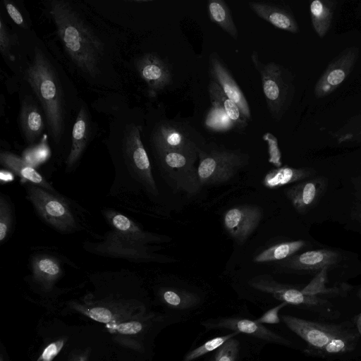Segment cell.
Listing matches in <instances>:
<instances>
[{
  "mask_svg": "<svg viewBox=\"0 0 361 361\" xmlns=\"http://www.w3.org/2000/svg\"><path fill=\"white\" fill-rule=\"evenodd\" d=\"M14 223V213L8 197L0 195V243L3 244L10 236Z\"/></svg>",
  "mask_w": 361,
  "mask_h": 361,
  "instance_id": "cell-34",
  "label": "cell"
},
{
  "mask_svg": "<svg viewBox=\"0 0 361 361\" xmlns=\"http://www.w3.org/2000/svg\"><path fill=\"white\" fill-rule=\"evenodd\" d=\"M353 185L355 196L361 197V173L355 178Z\"/></svg>",
  "mask_w": 361,
  "mask_h": 361,
  "instance_id": "cell-45",
  "label": "cell"
},
{
  "mask_svg": "<svg viewBox=\"0 0 361 361\" xmlns=\"http://www.w3.org/2000/svg\"><path fill=\"white\" fill-rule=\"evenodd\" d=\"M25 76L42 104L51 135L58 144L64 130L63 94L54 66L38 47L35 49Z\"/></svg>",
  "mask_w": 361,
  "mask_h": 361,
  "instance_id": "cell-3",
  "label": "cell"
},
{
  "mask_svg": "<svg viewBox=\"0 0 361 361\" xmlns=\"http://www.w3.org/2000/svg\"><path fill=\"white\" fill-rule=\"evenodd\" d=\"M238 334L239 332L234 331L227 335L212 338L205 342L204 343H203L202 345H201L200 346L188 352L181 361H193L209 352L218 349L226 341H227L230 338H233Z\"/></svg>",
  "mask_w": 361,
  "mask_h": 361,
  "instance_id": "cell-36",
  "label": "cell"
},
{
  "mask_svg": "<svg viewBox=\"0 0 361 361\" xmlns=\"http://www.w3.org/2000/svg\"><path fill=\"white\" fill-rule=\"evenodd\" d=\"M121 156L122 168L116 171L110 195L133 210L139 195L145 193L150 197L159 195L152 165L142 142L140 127L130 125L126 129Z\"/></svg>",
  "mask_w": 361,
  "mask_h": 361,
  "instance_id": "cell-1",
  "label": "cell"
},
{
  "mask_svg": "<svg viewBox=\"0 0 361 361\" xmlns=\"http://www.w3.org/2000/svg\"><path fill=\"white\" fill-rule=\"evenodd\" d=\"M102 212L111 229L129 240L150 245L171 240L167 236L144 230L130 218L114 209H105Z\"/></svg>",
  "mask_w": 361,
  "mask_h": 361,
  "instance_id": "cell-15",
  "label": "cell"
},
{
  "mask_svg": "<svg viewBox=\"0 0 361 361\" xmlns=\"http://www.w3.org/2000/svg\"><path fill=\"white\" fill-rule=\"evenodd\" d=\"M358 54L355 47L346 48L328 65L315 84L316 97H324L341 85L353 69Z\"/></svg>",
  "mask_w": 361,
  "mask_h": 361,
  "instance_id": "cell-11",
  "label": "cell"
},
{
  "mask_svg": "<svg viewBox=\"0 0 361 361\" xmlns=\"http://www.w3.org/2000/svg\"><path fill=\"white\" fill-rule=\"evenodd\" d=\"M248 6L256 15L274 27L292 33L298 32L296 20L284 7L267 1H249Z\"/></svg>",
  "mask_w": 361,
  "mask_h": 361,
  "instance_id": "cell-20",
  "label": "cell"
},
{
  "mask_svg": "<svg viewBox=\"0 0 361 361\" xmlns=\"http://www.w3.org/2000/svg\"><path fill=\"white\" fill-rule=\"evenodd\" d=\"M1 164L29 183L52 192H58L54 187L30 164L10 152H1Z\"/></svg>",
  "mask_w": 361,
  "mask_h": 361,
  "instance_id": "cell-22",
  "label": "cell"
},
{
  "mask_svg": "<svg viewBox=\"0 0 361 361\" xmlns=\"http://www.w3.org/2000/svg\"><path fill=\"white\" fill-rule=\"evenodd\" d=\"M239 342L234 337L226 341L218 349L211 361H236L239 353Z\"/></svg>",
  "mask_w": 361,
  "mask_h": 361,
  "instance_id": "cell-37",
  "label": "cell"
},
{
  "mask_svg": "<svg viewBox=\"0 0 361 361\" xmlns=\"http://www.w3.org/2000/svg\"><path fill=\"white\" fill-rule=\"evenodd\" d=\"M263 218L262 209L255 204H240L228 209L224 226L228 233L239 243H243L257 228Z\"/></svg>",
  "mask_w": 361,
  "mask_h": 361,
  "instance_id": "cell-13",
  "label": "cell"
},
{
  "mask_svg": "<svg viewBox=\"0 0 361 361\" xmlns=\"http://www.w3.org/2000/svg\"><path fill=\"white\" fill-rule=\"evenodd\" d=\"M339 144L361 142V114L351 118L341 128L332 133Z\"/></svg>",
  "mask_w": 361,
  "mask_h": 361,
  "instance_id": "cell-35",
  "label": "cell"
},
{
  "mask_svg": "<svg viewBox=\"0 0 361 361\" xmlns=\"http://www.w3.org/2000/svg\"><path fill=\"white\" fill-rule=\"evenodd\" d=\"M338 1L335 0H314L310 5V13L313 28L319 37H323L331 25Z\"/></svg>",
  "mask_w": 361,
  "mask_h": 361,
  "instance_id": "cell-26",
  "label": "cell"
},
{
  "mask_svg": "<svg viewBox=\"0 0 361 361\" xmlns=\"http://www.w3.org/2000/svg\"><path fill=\"white\" fill-rule=\"evenodd\" d=\"M163 301L175 310H187L200 304V297L186 290L178 288H164L161 291Z\"/></svg>",
  "mask_w": 361,
  "mask_h": 361,
  "instance_id": "cell-31",
  "label": "cell"
},
{
  "mask_svg": "<svg viewBox=\"0 0 361 361\" xmlns=\"http://www.w3.org/2000/svg\"><path fill=\"white\" fill-rule=\"evenodd\" d=\"M269 145V161L276 168L281 166V152L278 147L276 140L274 137H267Z\"/></svg>",
  "mask_w": 361,
  "mask_h": 361,
  "instance_id": "cell-40",
  "label": "cell"
},
{
  "mask_svg": "<svg viewBox=\"0 0 361 361\" xmlns=\"http://www.w3.org/2000/svg\"><path fill=\"white\" fill-rule=\"evenodd\" d=\"M207 7L210 20L234 39H237L238 37L237 27L226 3L223 0H209Z\"/></svg>",
  "mask_w": 361,
  "mask_h": 361,
  "instance_id": "cell-28",
  "label": "cell"
},
{
  "mask_svg": "<svg viewBox=\"0 0 361 361\" xmlns=\"http://www.w3.org/2000/svg\"><path fill=\"white\" fill-rule=\"evenodd\" d=\"M20 122L26 141L32 143L41 135L44 121L37 104L30 98H25L21 103Z\"/></svg>",
  "mask_w": 361,
  "mask_h": 361,
  "instance_id": "cell-24",
  "label": "cell"
},
{
  "mask_svg": "<svg viewBox=\"0 0 361 361\" xmlns=\"http://www.w3.org/2000/svg\"><path fill=\"white\" fill-rule=\"evenodd\" d=\"M26 197L39 217L49 226L61 233H73L79 224L71 205L61 195L28 183Z\"/></svg>",
  "mask_w": 361,
  "mask_h": 361,
  "instance_id": "cell-5",
  "label": "cell"
},
{
  "mask_svg": "<svg viewBox=\"0 0 361 361\" xmlns=\"http://www.w3.org/2000/svg\"><path fill=\"white\" fill-rule=\"evenodd\" d=\"M90 123L87 110L81 107L72 130V143L66 159V171H70L80 159L88 142Z\"/></svg>",
  "mask_w": 361,
  "mask_h": 361,
  "instance_id": "cell-21",
  "label": "cell"
},
{
  "mask_svg": "<svg viewBox=\"0 0 361 361\" xmlns=\"http://www.w3.org/2000/svg\"><path fill=\"white\" fill-rule=\"evenodd\" d=\"M355 325H356V328H357V331L359 336H361V313L358 314L355 317Z\"/></svg>",
  "mask_w": 361,
  "mask_h": 361,
  "instance_id": "cell-46",
  "label": "cell"
},
{
  "mask_svg": "<svg viewBox=\"0 0 361 361\" xmlns=\"http://www.w3.org/2000/svg\"><path fill=\"white\" fill-rule=\"evenodd\" d=\"M62 260L49 253H38L31 257L30 267L33 278L44 283H51L63 274Z\"/></svg>",
  "mask_w": 361,
  "mask_h": 361,
  "instance_id": "cell-23",
  "label": "cell"
},
{
  "mask_svg": "<svg viewBox=\"0 0 361 361\" xmlns=\"http://www.w3.org/2000/svg\"><path fill=\"white\" fill-rule=\"evenodd\" d=\"M251 60L260 75L267 109L272 118L279 121L293 97L294 86L291 73L276 62L262 63L256 51L252 53Z\"/></svg>",
  "mask_w": 361,
  "mask_h": 361,
  "instance_id": "cell-4",
  "label": "cell"
},
{
  "mask_svg": "<svg viewBox=\"0 0 361 361\" xmlns=\"http://www.w3.org/2000/svg\"><path fill=\"white\" fill-rule=\"evenodd\" d=\"M358 296H359L360 299L361 300V289L360 290V291L358 293Z\"/></svg>",
  "mask_w": 361,
  "mask_h": 361,
  "instance_id": "cell-47",
  "label": "cell"
},
{
  "mask_svg": "<svg viewBox=\"0 0 361 361\" xmlns=\"http://www.w3.org/2000/svg\"><path fill=\"white\" fill-rule=\"evenodd\" d=\"M49 13L69 57L82 72L94 78L104 54L102 41L68 2L51 1Z\"/></svg>",
  "mask_w": 361,
  "mask_h": 361,
  "instance_id": "cell-2",
  "label": "cell"
},
{
  "mask_svg": "<svg viewBox=\"0 0 361 361\" xmlns=\"http://www.w3.org/2000/svg\"><path fill=\"white\" fill-rule=\"evenodd\" d=\"M341 259L340 253L332 250L322 249L310 250L280 261L279 265L283 268L305 271H321L336 264Z\"/></svg>",
  "mask_w": 361,
  "mask_h": 361,
  "instance_id": "cell-19",
  "label": "cell"
},
{
  "mask_svg": "<svg viewBox=\"0 0 361 361\" xmlns=\"http://www.w3.org/2000/svg\"><path fill=\"white\" fill-rule=\"evenodd\" d=\"M142 329V324L138 322L122 323L117 326L118 332L124 334H135Z\"/></svg>",
  "mask_w": 361,
  "mask_h": 361,
  "instance_id": "cell-44",
  "label": "cell"
},
{
  "mask_svg": "<svg viewBox=\"0 0 361 361\" xmlns=\"http://www.w3.org/2000/svg\"><path fill=\"white\" fill-rule=\"evenodd\" d=\"M11 41L2 19L0 20V51L1 54L7 58L11 57Z\"/></svg>",
  "mask_w": 361,
  "mask_h": 361,
  "instance_id": "cell-39",
  "label": "cell"
},
{
  "mask_svg": "<svg viewBox=\"0 0 361 361\" xmlns=\"http://www.w3.org/2000/svg\"><path fill=\"white\" fill-rule=\"evenodd\" d=\"M135 68L152 96L165 89L171 82L169 65L156 54L147 53L139 57Z\"/></svg>",
  "mask_w": 361,
  "mask_h": 361,
  "instance_id": "cell-17",
  "label": "cell"
},
{
  "mask_svg": "<svg viewBox=\"0 0 361 361\" xmlns=\"http://www.w3.org/2000/svg\"><path fill=\"white\" fill-rule=\"evenodd\" d=\"M197 172L200 183L219 185L230 180L238 171L248 164L247 154L239 150L202 147L197 149Z\"/></svg>",
  "mask_w": 361,
  "mask_h": 361,
  "instance_id": "cell-6",
  "label": "cell"
},
{
  "mask_svg": "<svg viewBox=\"0 0 361 361\" xmlns=\"http://www.w3.org/2000/svg\"><path fill=\"white\" fill-rule=\"evenodd\" d=\"M63 346V341H57L49 345L44 350L38 361H51Z\"/></svg>",
  "mask_w": 361,
  "mask_h": 361,
  "instance_id": "cell-43",
  "label": "cell"
},
{
  "mask_svg": "<svg viewBox=\"0 0 361 361\" xmlns=\"http://www.w3.org/2000/svg\"><path fill=\"white\" fill-rule=\"evenodd\" d=\"M209 72L211 79L218 83L224 94L238 105L244 117L247 121L251 120L250 108L244 94L216 52L209 55Z\"/></svg>",
  "mask_w": 361,
  "mask_h": 361,
  "instance_id": "cell-16",
  "label": "cell"
},
{
  "mask_svg": "<svg viewBox=\"0 0 361 361\" xmlns=\"http://www.w3.org/2000/svg\"><path fill=\"white\" fill-rule=\"evenodd\" d=\"M281 319L289 329L307 343L305 352L313 355L344 330L339 325L312 322L290 315H282Z\"/></svg>",
  "mask_w": 361,
  "mask_h": 361,
  "instance_id": "cell-10",
  "label": "cell"
},
{
  "mask_svg": "<svg viewBox=\"0 0 361 361\" xmlns=\"http://www.w3.org/2000/svg\"><path fill=\"white\" fill-rule=\"evenodd\" d=\"M327 185L326 178L316 176L295 183L284 192L294 209L300 214H305L317 204Z\"/></svg>",
  "mask_w": 361,
  "mask_h": 361,
  "instance_id": "cell-14",
  "label": "cell"
},
{
  "mask_svg": "<svg viewBox=\"0 0 361 361\" xmlns=\"http://www.w3.org/2000/svg\"><path fill=\"white\" fill-rule=\"evenodd\" d=\"M204 125L208 129L213 131H226L235 127L221 106L215 102H212V106L206 116Z\"/></svg>",
  "mask_w": 361,
  "mask_h": 361,
  "instance_id": "cell-32",
  "label": "cell"
},
{
  "mask_svg": "<svg viewBox=\"0 0 361 361\" xmlns=\"http://www.w3.org/2000/svg\"><path fill=\"white\" fill-rule=\"evenodd\" d=\"M155 152L163 173L174 188L191 195L200 190L197 150Z\"/></svg>",
  "mask_w": 361,
  "mask_h": 361,
  "instance_id": "cell-8",
  "label": "cell"
},
{
  "mask_svg": "<svg viewBox=\"0 0 361 361\" xmlns=\"http://www.w3.org/2000/svg\"><path fill=\"white\" fill-rule=\"evenodd\" d=\"M201 324L207 329H226L244 333L269 342L284 345H291V342L288 340L256 321L235 317H224L209 319L202 322Z\"/></svg>",
  "mask_w": 361,
  "mask_h": 361,
  "instance_id": "cell-18",
  "label": "cell"
},
{
  "mask_svg": "<svg viewBox=\"0 0 361 361\" xmlns=\"http://www.w3.org/2000/svg\"><path fill=\"white\" fill-rule=\"evenodd\" d=\"M314 173V170L310 168L281 166L271 169L265 175L263 185L270 189H276L290 183L306 180Z\"/></svg>",
  "mask_w": 361,
  "mask_h": 361,
  "instance_id": "cell-25",
  "label": "cell"
},
{
  "mask_svg": "<svg viewBox=\"0 0 361 361\" xmlns=\"http://www.w3.org/2000/svg\"><path fill=\"white\" fill-rule=\"evenodd\" d=\"M248 283L253 288L270 294L288 305L318 306L328 303V301L319 296L307 295L301 289L279 283L268 274L256 276Z\"/></svg>",
  "mask_w": 361,
  "mask_h": 361,
  "instance_id": "cell-12",
  "label": "cell"
},
{
  "mask_svg": "<svg viewBox=\"0 0 361 361\" xmlns=\"http://www.w3.org/2000/svg\"><path fill=\"white\" fill-rule=\"evenodd\" d=\"M89 315L93 319L103 323H107L111 319V312L105 307H94L89 310Z\"/></svg>",
  "mask_w": 361,
  "mask_h": 361,
  "instance_id": "cell-41",
  "label": "cell"
},
{
  "mask_svg": "<svg viewBox=\"0 0 361 361\" xmlns=\"http://www.w3.org/2000/svg\"><path fill=\"white\" fill-rule=\"evenodd\" d=\"M305 245L302 240L283 242L263 250L254 258L257 263L282 261L295 255Z\"/></svg>",
  "mask_w": 361,
  "mask_h": 361,
  "instance_id": "cell-29",
  "label": "cell"
},
{
  "mask_svg": "<svg viewBox=\"0 0 361 361\" xmlns=\"http://www.w3.org/2000/svg\"><path fill=\"white\" fill-rule=\"evenodd\" d=\"M82 361V360H81Z\"/></svg>",
  "mask_w": 361,
  "mask_h": 361,
  "instance_id": "cell-49",
  "label": "cell"
},
{
  "mask_svg": "<svg viewBox=\"0 0 361 361\" xmlns=\"http://www.w3.org/2000/svg\"><path fill=\"white\" fill-rule=\"evenodd\" d=\"M155 151H197L201 148V135L188 123L164 121L152 133Z\"/></svg>",
  "mask_w": 361,
  "mask_h": 361,
  "instance_id": "cell-9",
  "label": "cell"
},
{
  "mask_svg": "<svg viewBox=\"0 0 361 361\" xmlns=\"http://www.w3.org/2000/svg\"><path fill=\"white\" fill-rule=\"evenodd\" d=\"M288 304L285 302H282L277 306L267 311L262 316L256 319L255 321L259 324H279L281 320L279 316V311L286 306Z\"/></svg>",
  "mask_w": 361,
  "mask_h": 361,
  "instance_id": "cell-38",
  "label": "cell"
},
{
  "mask_svg": "<svg viewBox=\"0 0 361 361\" xmlns=\"http://www.w3.org/2000/svg\"><path fill=\"white\" fill-rule=\"evenodd\" d=\"M4 3L8 16L13 22L19 26L25 27V23L19 10L11 2L4 1Z\"/></svg>",
  "mask_w": 361,
  "mask_h": 361,
  "instance_id": "cell-42",
  "label": "cell"
},
{
  "mask_svg": "<svg viewBox=\"0 0 361 361\" xmlns=\"http://www.w3.org/2000/svg\"><path fill=\"white\" fill-rule=\"evenodd\" d=\"M328 268L319 271L312 280L304 288L302 292L307 295L319 296L320 295H335L339 294L343 288H328L325 286L327 281Z\"/></svg>",
  "mask_w": 361,
  "mask_h": 361,
  "instance_id": "cell-33",
  "label": "cell"
},
{
  "mask_svg": "<svg viewBox=\"0 0 361 361\" xmlns=\"http://www.w3.org/2000/svg\"><path fill=\"white\" fill-rule=\"evenodd\" d=\"M85 250L102 257L124 259L131 262H167L168 258L154 252L150 245L129 240L111 229L97 242L86 241Z\"/></svg>",
  "mask_w": 361,
  "mask_h": 361,
  "instance_id": "cell-7",
  "label": "cell"
},
{
  "mask_svg": "<svg viewBox=\"0 0 361 361\" xmlns=\"http://www.w3.org/2000/svg\"><path fill=\"white\" fill-rule=\"evenodd\" d=\"M359 336L358 333L344 329L314 355L331 356L347 353L354 348Z\"/></svg>",
  "mask_w": 361,
  "mask_h": 361,
  "instance_id": "cell-30",
  "label": "cell"
},
{
  "mask_svg": "<svg viewBox=\"0 0 361 361\" xmlns=\"http://www.w3.org/2000/svg\"><path fill=\"white\" fill-rule=\"evenodd\" d=\"M209 94L211 102L221 106L235 127L242 129L247 126V120L242 114L238 105L224 94L218 83L212 79L209 83Z\"/></svg>",
  "mask_w": 361,
  "mask_h": 361,
  "instance_id": "cell-27",
  "label": "cell"
},
{
  "mask_svg": "<svg viewBox=\"0 0 361 361\" xmlns=\"http://www.w3.org/2000/svg\"><path fill=\"white\" fill-rule=\"evenodd\" d=\"M358 218H359L360 221H361V212H360V213L358 215Z\"/></svg>",
  "mask_w": 361,
  "mask_h": 361,
  "instance_id": "cell-48",
  "label": "cell"
}]
</instances>
